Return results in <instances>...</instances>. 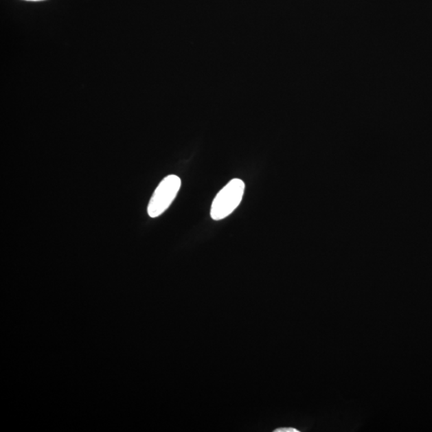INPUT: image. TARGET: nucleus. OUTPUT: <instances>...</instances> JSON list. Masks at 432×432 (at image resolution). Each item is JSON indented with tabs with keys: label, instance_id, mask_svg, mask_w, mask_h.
<instances>
[{
	"label": "nucleus",
	"instance_id": "f257e3e1",
	"mask_svg": "<svg viewBox=\"0 0 432 432\" xmlns=\"http://www.w3.org/2000/svg\"><path fill=\"white\" fill-rule=\"evenodd\" d=\"M245 190V182L233 179L221 189L212 202L211 217L216 221L229 216L240 205Z\"/></svg>",
	"mask_w": 432,
	"mask_h": 432
},
{
	"label": "nucleus",
	"instance_id": "20e7f679",
	"mask_svg": "<svg viewBox=\"0 0 432 432\" xmlns=\"http://www.w3.org/2000/svg\"><path fill=\"white\" fill-rule=\"evenodd\" d=\"M25 1L37 2V1H43V0H25Z\"/></svg>",
	"mask_w": 432,
	"mask_h": 432
},
{
	"label": "nucleus",
	"instance_id": "f03ea898",
	"mask_svg": "<svg viewBox=\"0 0 432 432\" xmlns=\"http://www.w3.org/2000/svg\"><path fill=\"white\" fill-rule=\"evenodd\" d=\"M181 187V179L174 174L165 177L150 198L148 207L150 217L157 218L168 210Z\"/></svg>",
	"mask_w": 432,
	"mask_h": 432
},
{
	"label": "nucleus",
	"instance_id": "7ed1b4c3",
	"mask_svg": "<svg viewBox=\"0 0 432 432\" xmlns=\"http://www.w3.org/2000/svg\"><path fill=\"white\" fill-rule=\"evenodd\" d=\"M275 432H299L298 430H295V429L286 428V429H279L275 430Z\"/></svg>",
	"mask_w": 432,
	"mask_h": 432
}]
</instances>
